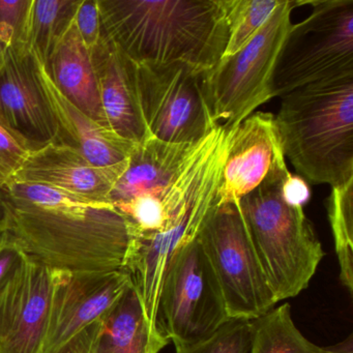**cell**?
Wrapping results in <instances>:
<instances>
[{"mask_svg":"<svg viewBox=\"0 0 353 353\" xmlns=\"http://www.w3.org/2000/svg\"><path fill=\"white\" fill-rule=\"evenodd\" d=\"M7 234L28 257L50 270L74 272L123 270L132 234L110 204H92L32 183L0 185Z\"/></svg>","mask_w":353,"mask_h":353,"instance_id":"obj_1","label":"cell"},{"mask_svg":"<svg viewBox=\"0 0 353 353\" xmlns=\"http://www.w3.org/2000/svg\"><path fill=\"white\" fill-rule=\"evenodd\" d=\"M229 0H98L107 38L136 65L208 71L229 39Z\"/></svg>","mask_w":353,"mask_h":353,"instance_id":"obj_2","label":"cell"},{"mask_svg":"<svg viewBox=\"0 0 353 353\" xmlns=\"http://www.w3.org/2000/svg\"><path fill=\"white\" fill-rule=\"evenodd\" d=\"M281 98L276 131L299 176L315 185L353 179V74L295 88Z\"/></svg>","mask_w":353,"mask_h":353,"instance_id":"obj_3","label":"cell"},{"mask_svg":"<svg viewBox=\"0 0 353 353\" xmlns=\"http://www.w3.org/2000/svg\"><path fill=\"white\" fill-rule=\"evenodd\" d=\"M289 172L286 161L279 163L239 203L276 303L305 290L324 256L303 208L289 205L282 198L281 185Z\"/></svg>","mask_w":353,"mask_h":353,"instance_id":"obj_4","label":"cell"},{"mask_svg":"<svg viewBox=\"0 0 353 353\" xmlns=\"http://www.w3.org/2000/svg\"><path fill=\"white\" fill-rule=\"evenodd\" d=\"M312 13L292 24L279 53L272 96L353 74V0H297Z\"/></svg>","mask_w":353,"mask_h":353,"instance_id":"obj_5","label":"cell"},{"mask_svg":"<svg viewBox=\"0 0 353 353\" xmlns=\"http://www.w3.org/2000/svg\"><path fill=\"white\" fill-rule=\"evenodd\" d=\"M297 0H281L265 26L239 52L222 57L206 71L214 119L235 129L272 96V76L279 53L290 30Z\"/></svg>","mask_w":353,"mask_h":353,"instance_id":"obj_6","label":"cell"},{"mask_svg":"<svg viewBox=\"0 0 353 353\" xmlns=\"http://www.w3.org/2000/svg\"><path fill=\"white\" fill-rule=\"evenodd\" d=\"M198 239L220 287L230 319L254 320L274 307L239 204L214 205Z\"/></svg>","mask_w":353,"mask_h":353,"instance_id":"obj_7","label":"cell"},{"mask_svg":"<svg viewBox=\"0 0 353 353\" xmlns=\"http://www.w3.org/2000/svg\"><path fill=\"white\" fill-rule=\"evenodd\" d=\"M205 72L187 65H136L138 98L148 133L169 143H197L219 123Z\"/></svg>","mask_w":353,"mask_h":353,"instance_id":"obj_8","label":"cell"},{"mask_svg":"<svg viewBox=\"0 0 353 353\" xmlns=\"http://www.w3.org/2000/svg\"><path fill=\"white\" fill-rule=\"evenodd\" d=\"M229 318L220 287L198 237L171 262L161 289L157 325L174 345L212 336Z\"/></svg>","mask_w":353,"mask_h":353,"instance_id":"obj_9","label":"cell"},{"mask_svg":"<svg viewBox=\"0 0 353 353\" xmlns=\"http://www.w3.org/2000/svg\"><path fill=\"white\" fill-rule=\"evenodd\" d=\"M220 181L221 177L210 181L187 210L162 230L132 237L123 270L129 274L146 321L156 336H163L157 325V317L165 274L181 250L198 236L204 220L214 206Z\"/></svg>","mask_w":353,"mask_h":353,"instance_id":"obj_10","label":"cell"},{"mask_svg":"<svg viewBox=\"0 0 353 353\" xmlns=\"http://www.w3.org/2000/svg\"><path fill=\"white\" fill-rule=\"evenodd\" d=\"M50 311L43 353H57L84 328L100 321L129 288L125 270H51Z\"/></svg>","mask_w":353,"mask_h":353,"instance_id":"obj_11","label":"cell"},{"mask_svg":"<svg viewBox=\"0 0 353 353\" xmlns=\"http://www.w3.org/2000/svg\"><path fill=\"white\" fill-rule=\"evenodd\" d=\"M0 123L34 152L57 142V125L26 46L8 47L0 71Z\"/></svg>","mask_w":353,"mask_h":353,"instance_id":"obj_12","label":"cell"},{"mask_svg":"<svg viewBox=\"0 0 353 353\" xmlns=\"http://www.w3.org/2000/svg\"><path fill=\"white\" fill-rule=\"evenodd\" d=\"M284 161L274 115L254 112L231 132L214 205L239 204Z\"/></svg>","mask_w":353,"mask_h":353,"instance_id":"obj_13","label":"cell"},{"mask_svg":"<svg viewBox=\"0 0 353 353\" xmlns=\"http://www.w3.org/2000/svg\"><path fill=\"white\" fill-rule=\"evenodd\" d=\"M52 272L30 257L0 296V353H43Z\"/></svg>","mask_w":353,"mask_h":353,"instance_id":"obj_14","label":"cell"},{"mask_svg":"<svg viewBox=\"0 0 353 353\" xmlns=\"http://www.w3.org/2000/svg\"><path fill=\"white\" fill-rule=\"evenodd\" d=\"M128 163L129 158L112 166H96L74 148L52 143L32 152L10 181L46 185L88 203L110 204L111 190Z\"/></svg>","mask_w":353,"mask_h":353,"instance_id":"obj_15","label":"cell"},{"mask_svg":"<svg viewBox=\"0 0 353 353\" xmlns=\"http://www.w3.org/2000/svg\"><path fill=\"white\" fill-rule=\"evenodd\" d=\"M90 54L109 128L123 139L140 143L150 134L140 109L136 63L107 38L103 30L102 37Z\"/></svg>","mask_w":353,"mask_h":353,"instance_id":"obj_16","label":"cell"},{"mask_svg":"<svg viewBox=\"0 0 353 353\" xmlns=\"http://www.w3.org/2000/svg\"><path fill=\"white\" fill-rule=\"evenodd\" d=\"M39 78L57 125V143L79 152L99 167L112 166L129 158L135 144L90 119L54 85L45 65L34 57Z\"/></svg>","mask_w":353,"mask_h":353,"instance_id":"obj_17","label":"cell"},{"mask_svg":"<svg viewBox=\"0 0 353 353\" xmlns=\"http://www.w3.org/2000/svg\"><path fill=\"white\" fill-rule=\"evenodd\" d=\"M201 141L169 143L150 135L135 144L127 169L111 190L109 203L119 205L164 189L187 166Z\"/></svg>","mask_w":353,"mask_h":353,"instance_id":"obj_18","label":"cell"},{"mask_svg":"<svg viewBox=\"0 0 353 353\" xmlns=\"http://www.w3.org/2000/svg\"><path fill=\"white\" fill-rule=\"evenodd\" d=\"M45 68L54 85L70 102L97 123L110 129L103 111L92 54L84 45L75 21Z\"/></svg>","mask_w":353,"mask_h":353,"instance_id":"obj_19","label":"cell"},{"mask_svg":"<svg viewBox=\"0 0 353 353\" xmlns=\"http://www.w3.org/2000/svg\"><path fill=\"white\" fill-rule=\"evenodd\" d=\"M168 341L150 330L141 303L130 285L99 321L88 353H159Z\"/></svg>","mask_w":353,"mask_h":353,"instance_id":"obj_20","label":"cell"},{"mask_svg":"<svg viewBox=\"0 0 353 353\" xmlns=\"http://www.w3.org/2000/svg\"><path fill=\"white\" fill-rule=\"evenodd\" d=\"M82 0H32L28 48L46 65L75 21Z\"/></svg>","mask_w":353,"mask_h":353,"instance_id":"obj_21","label":"cell"},{"mask_svg":"<svg viewBox=\"0 0 353 353\" xmlns=\"http://www.w3.org/2000/svg\"><path fill=\"white\" fill-rule=\"evenodd\" d=\"M249 353H322V347L299 332L286 303L252 320Z\"/></svg>","mask_w":353,"mask_h":353,"instance_id":"obj_22","label":"cell"},{"mask_svg":"<svg viewBox=\"0 0 353 353\" xmlns=\"http://www.w3.org/2000/svg\"><path fill=\"white\" fill-rule=\"evenodd\" d=\"M328 220L340 266L343 286L353 291V179L332 187L328 197Z\"/></svg>","mask_w":353,"mask_h":353,"instance_id":"obj_23","label":"cell"},{"mask_svg":"<svg viewBox=\"0 0 353 353\" xmlns=\"http://www.w3.org/2000/svg\"><path fill=\"white\" fill-rule=\"evenodd\" d=\"M281 0H229V39L223 57L239 52L274 15Z\"/></svg>","mask_w":353,"mask_h":353,"instance_id":"obj_24","label":"cell"},{"mask_svg":"<svg viewBox=\"0 0 353 353\" xmlns=\"http://www.w3.org/2000/svg\"><path fill=\"white\" fill-rule=\"evenodd\" d=\"M251 336L252 320L230 319L204 340L174 346L176 353H249Z\"/></svg>","mask_w":353,"mask_h":353,"instance_id":"obj_25","label":"cell"},{"mask_svg":"<svg viewBox=\"0 0 353 353\" xmlns=\"http://www.w3.org/2000/svg\"><path fill=\"white\" fill-rule=\"evenodd\" d=\"M32 0H0V41L7 47H28Z\"/></svg>","mask_w":353,"mask_h":353,"instance_id":"obj_26","label":"cell"},{"mask_svg":"<svg viewBox=\"0 0 353 353\" xmlns=\"http://www.w3.org/2000/svg\"><path fill=\"white\" fill-rule=\"evenodd\" d=\"M30 154L26 144L0 123V185L15 176Z\"/></svg>","mask_w":353,"mask_h":353,"instance_id":"obj_27","label":"cell"},{"mask_svg":"<svg viewBox=\"0 0 353 353\" xmlns=\"http://www.w3.org/2000/svg\"><path fill=\"white\" fill-rule=\"evenodd\" d=\"M28 258L7 233L0 235V296L22 270Z\"/></svg>","mask_w":353,"mask_h":353,"instance_id":"obj_28","label":"cell"},{"mask_svg":"<svg viewBox=\"0 0 353 353\" xmlns=\"http://www.w3.org/2000/svg\"><path fill=\"white\" fill-rule=\"evenodd\" d=\"M75 26L88 50H92L102 37L98 0H82L75 17Z\"/></svg>","mask_w":353,"mask_h":353,"instance_id":"obj_29","label":"cell"},{"mask_svg":"<svg viewBox=\"0 0 353 353\" xmlns=\"http://www.w3.org/2000/svg\"><path fill=\"white\" fill-rule=\"evenodd\" d=\"M282 198L289 205L303 208L311 198V191L307 181L299 176L289 172L283 179L281 185Z\"/></svg>","mask_w":353,"mask_h":353,"instance_id":"obj_30","label":"cell"},{"mask_svg":"<svg viewBox=\"0 0 353 353\" xmlns=\"http://www.w3.org/2000/svg\"><path fill=\"white\" fill-rule=\"evenodd\" d=\"M99 321L84 328L75 338L72 339L65 346L57 353H88L94 332L98 328Z\"/></svg>","mask_w":353,"mask_h":353,"instance_id":"obj_31","label":"cell"},{"mask_svg":"<svg viewBox=\"0 0 353 353\" xmlns=\"http://www.w3.org/2000/svg\"><path fill=\"white\" fill-rule=\"evenodd\" d=\"M322 353H353V334L332 346L322 347Z\"/></svg>","mask_w":353,"mask_h":353,"instance_id":"obj_32","label":"cell"},{"mask_svg":"<svg viewBox=\"0 0 353 353\" xmlns=\"http://www.w3.org/2000/svg\"><path fill=\"white\" fill-rule=\"evenodd\" d=\"M9 227V219H8L7 210L3 202V192L0 188V235L7 232Z\"/></svg>","mask_w":353,"mask_h":353,"instance_id":"obj_33","label":"cell"},{"mask_svg":"<svg viewBox=\"0 0 353 353\" xmlns=\"http://www.w3.org/2000/svg\"><path fill=\"white\" fill-rule=\"evenodd\" d=\"M8 47L0 41V71L3 69L6 61V52H7Z\"/></svg>","mask_w":353,"mask_h":353,"instance_id":"obj_34","label":"cell"}]
</instances>
